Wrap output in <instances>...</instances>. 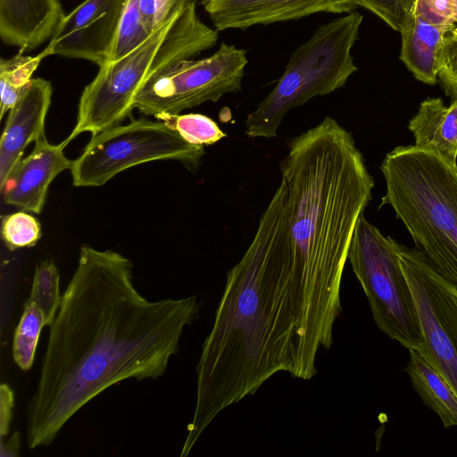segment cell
<instances>
[{"mask_svg":"<svg viewBox=\"0 0 457 457\" xmlns=\"http://www.w3.org/2000/svg\"><path fill=\"white\" fill-rule=\"evenodd\" d=\"M416 0H357L361 6L401 33L414 16Z\"/></svg>","mask_w":457,"mask_h":457,"instance_id":"obj_24","label":"cell"},{"mask_svg":"<svg viewBox=\"0 0 457 457\" xmlns=\"http://www.w3.org/2000/svg\"><path fill=\"white\" fill-rule=\"evenodd\" d=\"M398 245L362 214L354 229L348 260L377 327L407 350L419 351V318L401 267Z\"/></svg>","mask_w":457,"mask_h":457,"instance_id":"obj_6","label":"cell"},{"mask_svg":"<svg viewBox=\"0 0 457 457\" xmlns=\"http://www.w3.org/2000/svg\"><path fill=\"white\" fill-rule=\"evenodd\" d=\"M406 372L423 403L445 428L457 427V395L448 382L416 350H409Z\"/></svg>","mask_w":457,"mask_h":457,"instance_id":"obj_17","label":"cell"},{"mask_svg":"<svg viewBox=\"0 0 457 457\" xmlns=\"http://www.w3.org/2000/svg\"><path fill=\"white\" fill-rule=\"evenodd\" d=\"M280 171L307 311L319 336L333 344L344 269L374 180L353 136L331 117L289 141Z\"/></svg>","mask_w":457,"mask_h":457,"instance_id":"obj_2","label":"cell"},{"mask_svg":"<svg viewBox=\"0 0 457 457\" xmlns=\"http://www.w3.org/2000/svg\"><path fill=\"white\" fill-rule=\"evenodd\" d=\"M21 445V437L19 432H14L4 441H0V456L15 457L18 455Z\"/></svg>","mask_w":457,"mask_h":457,"instance_id":"obj_29","label":"cell"},{"mask_svg":"<svg viewBox=\"0 0 457 457\" xmlns=\"http://www.w3.org/2000/svg\"><path fill=\"white\" fill-rule=\"evenodd\" d=\"M63 17L58 0H0V36L20 54L32 51L53 37Z\"/></svg>","mask_w":457,"mask_h":457,"instance_id":"obj_14","label":"cell"},{"mask_svg":"<svg viewBox=\"0 0 457 457\" xmlns=\"http://www.w3.org/2000/svg\"><path fill=\"white\" fill-rule=\"evenodd\" d=\"M191 0H138L141 16L154 32Z\"/></svg>","mask_w":457,"mask_h":457,"instance_id":"obj_26","label":"cell"},{"mask_svg":"<svg viewBox=\"0 0 457 457\" xmlns=\"http://www.w3.org/2000/svg\"><path fill=\"white\" fill-rule=\"evenodd\" d=\"M218 37V31L199 19L195 0L189 1L137 48L99 67L82 92L77 122L63 142L119 125L135 108L136 96L151 78L212 47Z\"/></svg>","mask_w":457,"mask_h":457,"instance_id":"obj_4","label":"cell"},{"mask_svg":"<svg viewBox=\"0 0 457 457\" xmlns=\"http://www.w3.org/2000/svg\"><path fill=\"white\" fill-rule=\"evenodd\" d=\"M60 295V275L52 262H43L37 266L29 300L37 303L43 312L47 326H50L58 312Z\"/></svg>","mask_w":457,"mask_h":457,"instance_id":"obj_21","label":"cell"},{"mask_svg":"<svg viewBox=\"0 0 457 457\" xmlns=\"http://www.w3.org/2000/svg\"><path fill=\"white\" fill-rule=\"evenodd\" d=\"M414 15L435 24L455 26L457 0H416Z\"/></svg>","mask_w":457,"mask_h":457,"instance_id":"obj_27","label":"cell"},{"mask_svg":"<svg viewBox=\"0 0 457 457\" xmlns=\"http://www.w3.org/2000/svg\"><path fill=\"white\" fill-rule=\"evenodd\" d=\"M42 51L36 56L17 55L0 61V118L23 96L31 83V76L43 58Z\"/></svg>","mask_w":457,"mask_h":457,"instance_id":"obj_18","label":"cell"},{"mask_svg":"<svg viewBox=\"0 0 457 457\" xmlns=\"http://www.w3.org/2000/svg\"><path fill=\"white\" fill-rule=\"evenodd\" d=\"M454 27L435 24L414 15L400 33V59L418 80L428 85L437 82L444 42Z\"/></svg>","mask_w":457,"mask_h":457,"instance_id":"obj_16","label":"cell"},{"mask_svg":"<svg viewBox=\"0 0 457 457\" xmlns=\"http://www.w3.org/2000/svg\"><path fill=\"white\" fill-rule=\"evenodd\" d=\"M40 237V223L25 212H17L2 218V237L11 251L33 246Z\"/></svg>","mask_w":457,"mask_h":457,"instance_id":"obj_23","label":"cell"},{"mask_svg":"<svg viewBox=\"0 0 457 457\" xmlns=\"http://www.w3.org/2000/svg\"><path fill=\"white\" fill-rule=\"evenodd\" d=\"M127 1L85 0L64 15L43 50L46 56L85 59L99 67L108 63Z\"/></svg>","mask_w":457,"mask_h":457,"instance_id":"obj_10","label":"cell"},{"mask_svg":"<svg viewBox=\"0 0 457 457\" xmlns=\"http://www.w3.org/2000/svg\"><path fill=\"white\" fill-rule=\"evenodd\" d=\"M217 31L297 20L317 12L349 13L357 0H203Z\"/></svg>","mask_w":457,"mask_h":457,"instance_id":"obj_11","label":"cell"},{"mask_svg":"<svg viewBox=\"0 0 457 457\" xmlns=\"http://www.w3.org/2000/svg\"><path fill=\"white\" fill-rule=\"evenodd\" d=\"M204 154V146L188 143L164 122L140 119L93 135L70 170L74 186L100 187L127 169L158 160L197 168Z\"/></svg>","mask_w":457,"mask_h":457,"instance_id":"obj_7","label":"cell"},{"mask_svg":"<svg viewBox=\"0 0 457 457\" xmlns=\"http://www.w3.org/2000/svg\"><path fill=\"white\" fill-rule=\"evenodd\" d=\"M132 271L130 260L118 252L81 246L28 404L30 449L52 445L79 411L111 386L162 376L178 353L201 302L196 295L150 301L137 289Z\"/></svg>","mask_w":457,"mask_h":457,"instance_id":"obj_1","label":"cell"},{"mask_svg":"<svg viewBox=\"0 0 457 457\" xmlns=\"http://www.w3.org/2000/svg\"><path fill=\"white\" fill-rule=\"evenodd\" d=\"M65 145L64 142L50 144L45 134L39 137L32 152L17 162L0 187L4 203L40 213L52 181L72 165L73 161L63 154Z\"/></svg>","mask_w":457,"mask_h":457,"instance_id":"obj_12","label":"cell"},{"mask_svg":"<svg viewBox=\"0 0 457 457\" xmlns=\"http://www.w3.org/2000/svg\"><path fill=\"white\" fill-rule=\"evenodd\" d=\"M419 318L420 355L457 395V287L416 248L398 245Z\"/></svg>","mask_w":457,"mask_h":457,"instance_id":"obj_9","label":"cell"},{"mask_svg":"<svg viewBox=\"0 0 457 457\" xmlns=\"http://www.w3.org/2000/svg\"><path fill=\"white\" fill-rule=\"evenodd\" d=\"M387 204L416 249L457 287V166L416 145H399L380 166Z\"/></svg>","mask_w":457,"mask_h":457,"instance_id":"obj_3","label":"cell"},{"mask_svg":"<svg viewBox=\"0 0 457 457\" xmlns=\"http://www.w3.org/2000/svg\"><path fill=\"white\" fill-rule=\"evenodd\" d=\"M438 79L445 94L457 98V27L445 37L439 58Z\"/></svg>","mask_w":457,"mask_h":457,"instance_id":"obj_25","label":"cell"},{"mask_svg":"<svg viewBox=\"0 0 457 457\" xmlns=\"http://www.w3.org/2000/svg\"><path fill=\"white\" fill-rule=\"evenodd\" d=\"M47 326L46 317L34 302L27 299L12 341V358L24 371L31 369L41 329Z\"/></svg>","mask_w":457,"mask_h":457,"instance_id":"obj_19","label":"cell"},{"mask_svg":"<svg viewBox=\"0 0 457 457\" xmlns=\"http://www.w3.org/2000/svg\"><path fill=\"white\" fill-rule=\"evenodd\" d=\"M407 127L414 137V145L457 166V98L449 106L440 97L426 98Z\"/></svg>","mask_w":457,"mask_h":457,"instance_id":"obj_15","label":"cell"},{"mask_svg":"<svg viewBox=\"0 0 457 457\" xmlns=\"http://www.w3.org/2000/svg\"><path fill=\"white\" fill-rule=\"evenodd\" d=\"M15 403L14 392L7 383L0 386V441L8 437Z\"/></svg>","mask_w":457,"mask_h":457,"instance_id":"obj_28","label":"cell"},{"mask_svg":"<svg viewBox=\"0 0 457 457\" xmlns=\"http://www.w3.org/2000/svg\"><path fill=\"white\" fill-rule=\"evenodd\" d=\"M361 21L362 16L352 12L317 29L291 54L275 87L247 114L245 134L273 138L293 108L342 87L357 71L351 50Z\"/></svg>","mask_w":457,"mask_h":457,"instance_id":"obj_5","label":"cell"},{"mask_svg":"<svg viewBox=\"0 0 457 457\" xmlns=\"http://www.w3.org/2000/svg\"><path fill=\"white\" fill-rule=\"evenodd\" d=\"M52 86L44 79H32L23 96L9 110L0 139V187L21 159L25 148L45 134Z\"/></svg>","mask_w":457,"mask_h":457,"instance_id":"obj_13","label":"cell"},{"mask_svg":"<svg viewBox=\"0 0 457 457\" xmlns=\"http://www.w3.org/2000/svg\"><path fill=\"white\" fill-rule=\"evenodd\" d=\"M177 131L186 141L196 145H212L226 133L210 117L200 113H160L154 116Z\"/></svg>","mask_w":457,"mask_h":457,"instance_id":"obj_20","label":"cell"},{"mask_svg":"<svg viewBox=\"0 0 457 457\" xmlns=\"http://www.w3.org/2000/svg\"><path fill=\"white\" fill-rule=\"evenodd\" d=\"M246 51L221 44L200 60H183L151 78L138 91L134 107L146 115L177 114L241 90Z\"/></svg>","mask_w":457,"mask_h":457,"instance_id":"obj_8","label":"cell"},{"mask_svg":"<svg viewBox=\"0 0 457 457\" xmlns=\"http://www.w3.org/2000/svg\"><path fill=\"white\" fill-rule=\"evenodd\" d=\"M154 32L145 25L138 0H128L123 11L109 62L117 61L144 43Z\"/></svg>","mask_w":457,"mask_h":457,"instance_id":"obj_22","label":"cell"}]
</instances>
